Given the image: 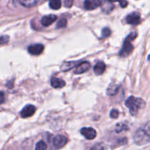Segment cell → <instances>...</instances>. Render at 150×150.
Wrapping results in <instances>:
<instances>
[{
  "instance_id": "23",
  "label": "cell",
  "mask_w": 150,
  "mask_h": 150,
  "mask_svg": "<svg viewBox=\"0 0 150 150\" xmlns=\"http://www.w3.org/2000/svg\"><path fill=\"white\" fill-rule=\"evenodd\" d=\"M9 40H10V38L7 35L0 37V45H4V44L7 43L9 42Z\"/></svg>"
},
{
  "instance_id": "8",
  "label": "cell",
  "mask_w": 150,
  "mask_h": 150,
  "mask_svg": "<svg viewBox=\"0 0 150 150\" xmlns=\"http://www.w3.org/2000/svg\"><path fill=\"white\" fill-rule=\"evenodd\" d=\"M44 46L42 44H35V45H31L28 47V51L29 54L35 56H38L42 54Z\"/></svg>"
},
{
  "instance_id": "13",
  "label": "cell",
  "mask_w": 150,
  "mask_h": 150,
  "mask_svg": "<svg viewBox=\"0 0 150 150\" xmlns=\"http://www.w3.org/2000/svg\"><path fill=\"white\" fill-rule=\"evenodd\" d=\"M105 70V64L103 62H99L94 67V72L96 75H102Z\"/></svg>"
},
{
  "instance_id": "5",
  "label": "cell",
  "mask_w": 150,
  "mask_h": 150,
  "mask_svg": "<svg viewBox=\"0 0 150 150\" xmlns=\"http://www.w3.org/2000/svg\"><path fill=\"white\" fill-rule=\"evenodd\" d=\"M126 21L128 24L137 25L141 22V15L138 12L130 13L126 18Z\"/></svg>"
},
{
  "instance_id": "16",
  "label": "cell",
  "mask_w": 150,
  "mask_h": 150,
  "mask_svg": "<svg viewBox=\"0 0 150 150\" xmlns=\"http://www.w3.org/2000/svg\"><path fill=\"white\" fill-rule=\"evenodd\" d=\"M100 6L102 7L103 10L106 13H110L112 11L113 8H114V5L111 4V1H108V0H105L103 2H101Z\"/></svg>"
},
{
  "instance_id": "14",
  "label": "cell",
  "mask_w": 150,
  "mask_h": 150,
  "mask_svg": "<svg viewBox=\"0 0 150 150\" xmlns=\"http://www.w3.org/2000/svg\"><path fill=\"white\" fill-rule=\"evenodd\" d=\"M79 64V62H66L61 66V70L62 71H67L74 67H76Z\"/></svg>"
},
{
  "instance_id": "21",
  "label": "cell",
  "mask_w": 150,
  "mask_h": 150,
  "mask_svg": "<svg viewBox=\"0 0 150 150\" xmlns=\"http://www.w3.org/2000/svg\"><path fill=\"white\" fill-rule=\"evenodd\" d=\"M67 20H66L65 18L60 19V20L58 21V23H57V28H58V29H60V28L65 27V26H67Z\"/></svg>"
},
{
  "instance_id": "20",
  "label": "cell",
  "mask_w": 150,
  "mask_h": 150,
  "mask_svg": "<svg viewBox=\"0 0 150 150\" xmlns=\"http://www.w3.org/2000/svg\"><path fill=\"white\" fill-rule=\"evenodd\" d=\"M128 130V127H127V125L124 124H118L117 126H116L115 130L117 133H120V132L125 131V130Z\"/></svg>"
},
{
  "instance_id": "1",
  "label": "cell",
  "mask_w": 150,
  "mask_h": 150,
  "mask_svg": "<svg viewBox=\"0 0 150 150\" xmlns=\"http://www.w3.org/2000/svg\"><path fill=\"white\" fill-rule=\"evenodd\" d=\"M133 140L136 144L142 146L150 142V122L139 128L133 136Z\"/></svg>"
},
{
  "instance_id": "28",
  "label": "cell",
  "mask_w": 150,
  "mask_h": 150,
  "mask_svg": "<svg viewBox=\"0 0 150 150\" xmlns=\"http://www.w3.org/2000/svg\"><path fill=\"white\" fill-rule=\"evenodd\" d=\"M108 1H111V2H115V1H120V0H108Z\"/></svg>"
},
{
  "instance_id": "4",
  "label": "cell",
  "mask_w": 150,
  "mask_h": 150,
  "mask_svg": "<svg viewBox=\"0 0 150 150\" xmlns=\"http://www.w3.org/2000/svg\"><path fill=\"white\" fill-rule=\"evenodd\" d=\"M67 143V139L64 136L58 135L53 139V145L56 149H61Z\"/></svg>"
},
{
  "instance_id": "10",
  "label": "cell",
  "mask_w": 150,
  "mask_h": 150,
  "mask_svg": "<svg viewBox=\"0 0 150 150\" xmlns=\"http://www.w3.org/2000/svg\"><path fill=\"white\" fill-rule=\"evenodd\" d=\"M91 67L90 63L88 62H83L82 63H79L76 67V70H74L75 74H82L85 72L88 71Z\"/></svg>"
},
{
  "instance_id": "22",
  "label": "cell",
  "mask_w": 150,
  "mask_h": 150,
  "mask_svg": "<svg viewBox=\"0 0 150 150\" xmlns=\"http://www.w3.org/2000/svg\"><path fill=\"white\" fill-rule=\"evenodd\" d=\"M111 29L108 27H105L104 29H102V38H108L111 35Z\"/></svg>"
},
{
  "instance_id": "6",
  "label": "cell",
  "mask_w": 150,
  "mask_h": 150,
  "mask_svg": "<svg viewBox=\"0 0 150 150\" xmlns=\"http://www.w3.org/2000/svg\"><path fill=\"white\" fill-rule=\"evenodd\" d=\"M81 133L88 140H92L97 136V132L92 127H83L81 130Z\"/></svg>"
},
{
  "instance_id": "9",
  "label": "cell",
  "mask_w": 150,
  "mask_h": 150,
  "mask_svg": "<svg viewBox=\"0 0 150 150\" xmlns=\"http://www.w3.org/2000/svg\"><path fill=\"white\" fill-rule=\"evenodd\" d=\"M100 0H85L83 3V7L86 10H92L100 6Z\"/></svg>"
},
{
  "instance_id": "19",
  "label": "cell",
  "mask_w": 150,
  "mask_h": 150,
  "mask_svg": "<svg viewBox=\"0 0 150 150\" xmlns=\"http://www.w3.org/2000/svg\"><path fill=\"white\" fill-rule=\"evenodd\" d=\"M47 149V145L43 141H40L39 142H38V144H36L35 146V149L37 150H45Z\"/></svg>"
},
{
  "instance_id": "12",
  "label": "cell",
  "mask_w": 150,
  "mask_h": 150,
  "mask_svg": "<svg viewBox=\"0 0 150 150\" xmlns=\"http://www.w3.org/2000/svg\"><path fill=\"white\" fill-rule=\"evenodd\" d=\"M51 84L54 88L59 89V88H62L65 86V81L58 78L53 77L51 79Z\"/></svg>"
},
{
  "instance_id": "17",
  "label": "cell",
  "mask_w": 150,
  "mask_h": 150,
  "mask_svg": "<svg viewBox=\"0 0 150 150\" xmlns=\"http://www.w3.org/2000/svg\"><path fill=\"white\" fill-rule=\"evenodd\" d=\"M20 4L25 7H32L38 3V0H18Z\"/></svg>"
},
{
  "instance_id": "25",
  "label": "cell",
  "mask_w": 150,
  "mask_h": 150,
  "mask_svg": "<svg viewBox=\"0 0 150 150\" xmlns=\"http://www.w3.org/2000/svg\"><path fill=\"white\" fill-rule=\"evenodd\" d=\"M73 2H74V0H64V7H71L73 6Z\"/></svg>"
},
{
  "instance_id": "7",
  "label": "cell",
  "mask_w": 150,
  "mask_h": 150,
  "mask_svg": "<svg viewBox=\"0 0 150 150\" xmlns=\"http://www.w3.org/2000/svg\"><path fill=\"white\" fill-rule=\"evenodd\" d=\"M36 111V108L32 105H27L21 111V116L22 118H28L32 117Z\"/></svg>"
},
{
  "instance_id": "24",
  "label": "cell",
  "mask_w": 150,
  "mask_h": 150,
  "mask_svg": "<svg viewBox=\"0 0 150 150\" xmlns=\"http://www.w3.org/2000/svg\"><path fill=\"white\" fill-rule=\"evenodd\" d=\"M110 117L112 119H117L119 117V111L116 109H113L110 113Z\"/></svg>"
},
{
  "instance_id": "26",
  "label": "cell",
  "mask_w": 150,
  "mask_h": 150,
  "mask_svg": "<svg viewBox=\"0 0 150 150\" xmlns=\"http://www.w3.org/2000/svg\"><path fill=\"white\" fill-rule=\"evenodd\" d=\"M4 100H5V98H4V92H0V105L4 102Z\"/></svg>"
},
{
  "instance_id": "11",
  "label": "cell",
  "mask_w": 150,
  "mask_h": 150,
  "mask_svg": "<svg viewBox=\"0 0 150 150\" xmlns=\"http://www.w3.org/2000/svg\"><path fill=\"white\" fill-rule=\"evenodd\" d=\"M57 19V17L55 15H48V16H45L42 18L41 19V23L42 26H48L56 21Z\"/></svg>"
},
{
  "instance_id": "18",
  "label": "cell",
  "mask_w": 150,
  "mask_h": 150,
  "mask_svg": "<svg viewBox=\"0 0 150 150\" xmlns=\"http://www.w3.org/2000/svg\"><path fill=\"white\" fill-rule=\"evenodd\" d=\"M49 6L53 10H59L62 7L61 0H50Z\"/></svg>"
},
{
  "instance_id": "2",
  "label": "cell",
  "mask_w": 150,
  "mask_h": 150,
  "mask_svg": "<svg viewBox=\"0 0 150 150\" xmlns=\"http://www.w3.org/2000/svg\"><path fill=\"white\" fill-rule=\"evenodd\" d=\"M145 105L146 103L143 99L139 98H135L133 96H130L125 101V105L129 108L130 113L133 116H136L139 110L144 108Z\"/></svg>"
},
{
  "instance_id": "3",
  "label": "cell",
  "mask_w": 150,
  "mask_h": 150,
  "mask_svg": "<svg viewBox=\"0 0 150 150\" xmlns=\"http://www.w3.org/2000/svg\"><path fill=\"white\" fill-rule=\"evenodd\" d=\"M137 33H136V32H132V33H130L127 37V38L125 40L124 44H123L122 48L120 52V57H127L132 52V51L133 49V46L132 45V41L134 40V39H136L137 38Z\"/></svg>"
},
{
  "instance_id": "15",
  "label": "cell",
  "mask_w": 150,
  "mask_h": 150,
  "mask_svg": "<svg viewBox=\"0 0 150 150\" xmlns=\"http://www.w3.org/2000/svg\"><path fill=\"white\" fill-rule=\"evenodd\" d=\"M119 89H120L119 85L116 84V83H111V85H109L108 89H107V94L108 95H111V96H114V95H117Z\"/></svg>"
},
{
  "instance_id": "27",
  "label": "cell",
  "mask_w": 150,
  "mask_h": 150,
  "mask_svg": "<svg viewBox=\"0 0 150 150\" xmlns=\"http://www.w3.org/2000/svg\"><path fill=\"white\" fill-rule=\"evenodd\" d=\"M120 3L122 7H125L127 5V1H126L125 0H120Z\"/></svg>"
}]
</instances>
